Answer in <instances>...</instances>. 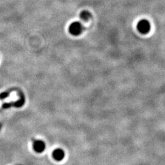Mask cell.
Masks as SVG:
<instances>
[{"mask_svg":"<svg viewBox=\"0 0 165 165\" xmlns=\"http://www.w3.org/2000/svg\"><path fill=\"white\" fill-rule=\"evenodd\" d=\"M151 24L147 20L142 19L140 20L137 24V28L138 31L142 34H147L151 30Z\"/></svg>","mask_w":165,"mask_h":165,"instance_id":"1","label":"cell"},{"mask_svg":"<svg viewBox=\"0 0 165 165\" xmlns=\"http://www.w3.org/2000/svg\"><path fill=\"white\" fill-rule=\"evenodd\" d=\"M83 27L80 22H75L71 24L69 28V31L71 35H80L82 33Z\"/></svg>","mask_w":165,"mask_h":165,"instance_id":"2","label":"cell"},{"mask_svg":"<svg viewBox=\"0 0 165 165\" xmlns=\"http://www.w3.org/2000/svg\"><path fill=\"white\" fill-rule=\"evenodd\" d=\"M33 147L35 152L38 153L42 152L45 149V144L44 142L41 140H37L34 142Z\"/></svg>","mask_w":165,"mask_h":165,"instance_id":"3","label":"cell"},{"mask_svg":"<svg viewBox=\"0 0 165 165\" xmlns=\"http://www.w3.org/2000/svg\"><path fill=\"white\" fill-rule=\"evenodd\" d=\"M65 153L63 150L61 149H57L54 151L53 153V156L54 158L57 161H61L62 160L64 157Z\"/></svg>","mask_w":165,"mask_h":165,"instance_id":"4","label":"cell"},{"mask_svg":"<svg viewBox=\"0 0 165 165\" xmlns=\"http://www.w3.org/2000/svg\"><path fill=\"white\" fill-rule=\"evenodd\" d=\"M19 95H20L19 99L15 102H12V106L19 108V107H21V106L24 105V103L25 102L24 96L22 94V93H21V92H19Z\"/></svg>","mask_w":165,"mask_h":165,"instance_id":"5","label":"cell"},{"mask_svg":"<svg viewBox=\"0 0 165 165\" xmlns=\"http://www.w3.org/2000/svg\"><path fill=\"white\" fill-rule=\"evenodd\" d=\"M80 18L84 21H88L91 17V13L88 11H83L80 14Z\"/></svg>","mask_w":165,"mask_h":165,"instance_id":"6","label":"cell"},{"mask_svg":"<svg viewBox=\"0 0 165 165\" xmlns=\"http://www.w3.org/2000/svg\"><path fill=\"white\" fill-rule=\"evenodd\" d=\"M9 92L8 91H5V92H3L2 93L0 94V98L1 100H3V99H5L6 98L8 97L9 96Z\"/></svg>","mask_w":165,"mask_h":165,"instance_id":"7","label":"cell"}]
</instances>
